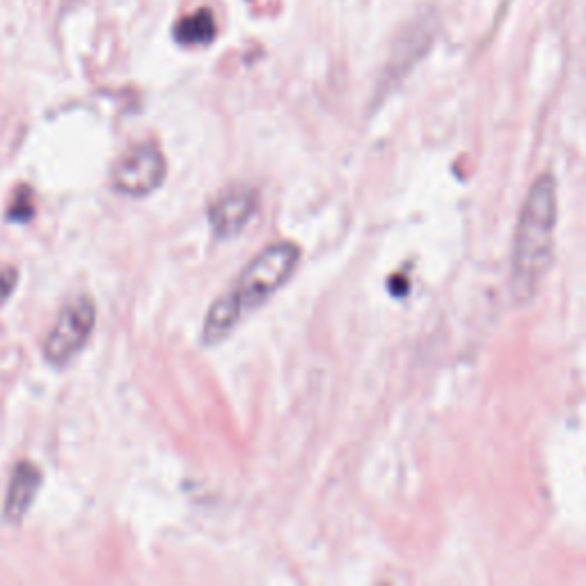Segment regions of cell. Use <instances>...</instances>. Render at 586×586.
<instances>
[{"instance_id":"obj_1","label":"cell","mask_w":586,"mask_h":586,"mask_svg":"<svg viewBox=\"0 0 586 586\" xmlns=\"http://www.w3.org/2000/svg\"><path fill=\"white\" fill-rule=\"evenodd\" d=\"M557 213V179L552 172H543L522 202L516 236H513L509 291L516 305L532 303L550 271Z\"/></svg>"},{"instance_id":"obj_2","label":"cell","mask_w":586,"mask_h":586,"mask_svg":"<svg viewBox=\"0 0 586 586\" xmlns=\"http://www.w3.org/2000/svg\"><path fill=\"white\" fill-rule=\"evenodd\" d=\"M300 264V248L293 241H277L264 248L243 268L234 284V296L239 298L243 312H252L266 303L275 291L291 280Z\"/></svg>"},{"instance_id":"obj_3","label":"cell","mask_w":586,"mask_h":586,"mask_svg":"<svg viewBox=\"0 0 586 586\" xmlns=\"http://www.w3.org/2000/svg\"><path fill=\"white\" fill-rule=\"evenodd\" d=\"M94 321H97V310L87 296H78L62 307V312L51 328L49 337L44 342V358L53 367H65V364L76 358L83 351L87 339L92 335Z\"/></svg>"},{"instance_id":"obj_4","label":"cell","mask_w":586,"mask_h":586,"mask_svg":"<svg viewBox=\"0 0 586 586\" xmlns=\"http://www.w3.org/2000/svg\"><path fill=\"white\" fill-rule=\"evenodd\" d=\"M168 163L154 145H136L117 158L110 172L113 188L129 197H147L163 184Z\"/></svg>"},{"instance_id":"obj_5","label":"cell","mask_w":586,"mask_h":586,"mask_svg":"<svg viewBox=\"0 0 586 586\" xmlns=\"http://www.w3.org/2000/svg\"><path fill=\"white\" fill-rule=\"evenodd\" d=\"M259 207L257 190L236 186L220 193L209 207V223L218 239H232L250 223Z\"/></svg>"},{"instance_id":"obj_6","label":"cell","mask_w":586,"mask_h":586,"mask_svg":"<svg viewBox=\"0 0 586 586\" xmlns=\"http://www.w3.org/2000/svg\"><path fill=\"white\" fill-rule=\"evenodd\" d=\"M39 486H42V472H39L37 465L21 461L17 467H14L10 488H7L5 506H3L7 522H21L23 518H26L30 504L35 502Z\"/></svg>"},{"instance_id":"obj_7","label":"cell","mask_w":586,"mask_h":586,"mask_svg":"<svg viewBox=\"0 0 586 586\" xmlns=\"http://www.w3.org/2000/svg\"><path fill=\"white\" fill-rule=\"evenodd\" d=\"M243 314L245 312L239 303V298L234 296V291H227L225 296H220L216 303L211 305L207 321H204L202 342L207 346H216L220 342H225V339L232 335L236 323L241 321Z\"/></svg>"},{"instance_id":"obj_8","label":"cell","mask_w":586,"mask_h":586,"mask_svg":"<svg viewBox=\"0 0 586 586\" xmlns=\"http://www.w3.org/2000/svg\"><path fill=\"white\" fill-rule=\"evenodd\" d=\"M174 35H177L179 44H186V46L209 44L211 39L216 37V21H213V14L209 10L190 14V17L177 23Z\"/></svg>"},{"instance_id":"obj_9","label":"cell","mask_w":586,"mask_h":586,"mask_svg":"<svg viewBox=\"0 0 586 586\" xmlns=\"http://www.w3.org/2000/svg\"><path fill=\"white\" fill-rule=\"evenodd\" d=\"M33 200H35L33 190H30L28 186H19L12 195L10 209H7V218H10L12 223H28L35 213Z\"/></svg>"},{"instance_id":"obj_10","label":"cell","mask_w":586,"mask_h":586,"mask_svg":"<svg viewBox=\"0 0 586 586\" xmlns=\"http://www.w3.org/2000/svg\"><path fill=\"white\" fill-rule=\"evenodd\" d=\"M19 282V271L14 266H3L0 268V305L5 303L7 298L14 293V287Z\"/></svg>"}]
</instances>
